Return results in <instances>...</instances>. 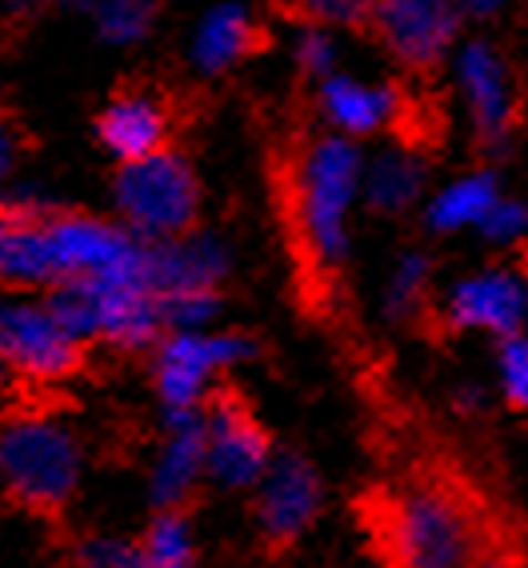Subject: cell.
<instances>
[{"label":"cell","instance_id":"obj_1","mask_svg":"<svg viewBox=\"0 0 528 568\" xmlns=\"http://www.w3.org/2000/svg\"><path fill=\"white\" fill-rule=\"evenodd\" d=\"M376 568H528L477 488L445 468H420L356 500Z\"/></svg>","mask_w":528,"mask_h":568},{"label":"cell","instance_id":"obj_2","mask_svg":"<svg viewBox=\"0 0 528 568\" xmlns=\"http://www.w3.org/2000/svg\"><path fill=\"white\" fill-rule=\"evenodd\" d=\"M365 193V153L345 132L313 141L293 173L296 248L313 284H325L348 253V216Z\"/></svg>","mask_w":528,"mask_h":568},{"label":"cell","instance_id":"obj_3","mask_svg":"<svg viewBox=\"0 0 528 568\" xmlns=\"http://www.w3.org/2000/svg\"><path fill=\"white\" fill-rule=\"evenodd\" d=\"M81 453L57 416L24 413L0 428V485L9 500L41 520H61L77 493Z\"/></svg>","mask_w":528,"mask_h":568},{"label":"cell","instance_id":"obj_4","mask_svg":"<svg viewBox=\"0 0 528 568\" xmlns=\"http://www.w3.org/2000/svg\"><path fill=\"white\" fill-rule=\"evenodd\" d=\"M116 204L136 236L149 241H176L189 236L201 209L193 169L173 153H153L129 161L116 176Z\"/></svg>","mask_w":528,"mask_h":568},{"label":"cell","instance_id":"obj_5","mask_svg":"<svg viewBox=\"0 0 528 568\" xmlns=\"http://www.w3.org/2000/svg\"><path fill=\"white\" fill-rule=\"evenodd\" d=\"M84 341L52 305L0 308V361L24 381H61L81 365Z\"/></svg>","mask_w":528,"mask_h":568},{"label":"cell","instance_id":"obj_6","mask_svg":"<svg viewBox=\"0 0 528 568\" xmlns=\"http://www.w3.org/2000/svg\"><path fill=\"white\" fill-rule=\"evenodd\" d=\"M457 0H376L373 24L396 61L408 69H433L460 37Z\"/></svg>","mask_w":528,"mask_h":568},{"label":"cell","instance_id":"obj_7","mask_svg":"<svg viewBox=\"0 0 528 568\" xmlns=\"http://www.w3.org/2000/svg\"><path fill=\"white\" fill-rule=\"evenodd\" d=\"M321 508V480L308 468V460L285 457L273 460L261 477L256 497V525H261V548L268 560H281L293 552V545L308 532Z\"/></svg>","mask_w":528,"mask_h":568},{"label":"cell","instance_id":"obj_8","mask_svg":"<svg viewBox=\"0 0 528 568\" xmlns=\"http://www.w3.org/2000/svg\"><path fill=\"white\" fill-rule=\"evenodd\" d=\"M204 468L221 485L248 488L268 473V433L236 396H221L204 416Z\"/></svg>","mask_w":528,"mask_h":568},{"label":"cell","instance_id":"obj_9","mask_svg":"<svg viewBox=\"0 0 528 568\" xmlns=\"http://www.w3.org/2000/svg\"><path fill=\"white\" fill-rule=\"evenodd\" d=\"M457 89L468 109V121H473V129L485 141H500L512 129V116H517V84H512V69H508V61L497 52V44L488 41L460 44Z\"/></svg>","mask_w":528,"mask_h":568},{"label":"cell","instance_id":"obj_10","mask_svg":"<svg viewBox=\"0 0 528 568\" xmlns=\"http://www.w3.org/2000/svg\"><path fill=\"white\" fill-rule=\"evenodd\" d=\"M448 321L473 333L512 336L528 321V281L508 268H488V273L465 276L448 293Z\"/></svg>","mask_w":528,"mask_h":568},{"label":"cell","instance_id":"obj_11","mask_svg":"<svg viewBox=\"0 0 528 568\" xmlns=\"http://www.w3.org/2000/svg\"><path fill=\"white\" fill-rule=\"evenodd\" d=\"M248 353L241 336H201L181 333L161 348V365H156V385L161 396L173 408L196 405L221 368L236 365Z\"/></svg>","mask_w":528,"mask_h":568},{"label":"cell","instance_id":"obj_12","mask_svg":"<svg viewBox=\"0 0 528 568\" xmlns=\"http://www.w3.org/2000/svg\"><path fill=\"white\" fill-rule=\"evenodd\" d=\"M316 104H321V116L333 124V132H345V136H373L396 116L400 101L388 84L361 81V77H348V72H328L316 92Z\"/></svg>","mask_w":528,"mask_h":568},{"label":"cell","instance_id":"obj_13","mask_svg":"<svg viewBox=\"0 0 528 568\" xmlns=\"http://www.w3.org/2000/svg\"><path fill=\"white\" fill-rule=\"evenodd\" d=\"M0 281L17 288L57 284L49 216L29 209H0Z\"/></svg>","mask_w":528,"mask_h":568},{"label":"cell","instance_id":"obj_14","mask_svg":"<svg viewBox=\"0 0 528 568\" xmlns=\"http://www.w3.org/2000/svg\"><path fill=\"white\" fill-rule=\"evenodd\" d=\"M164 136H169V116H164V104L149 92H124L101 116V141L121 164L161 153Z\"/></svg>","mask_w":528,"mask_h":568},{"label":"cell","instance_id":"obj_15","mask_svg":"<svg viewBox=\"0 0 528 568\" xmlns=\"http://www.w3.org/2000/svg\"><path fill=\"white\" fill-rule=\"evenodd\" d=\"M256 24L253 12L244 9L241 0H224L204 12L201 24L193 32V64L201 72H224L241 61L244 52L253 49Z\"/></svg>","mask_w":528,"mask_h":568},{"label":"cell","instance_id":"obj_16","mask_svg":"<svg viewBox=\"0 0 528 568\" xmlns=\"http://www.w3.org/2000/svg\"><path fill=\"white\" fill-rule=\"evenodd\" d=\"M420 184H425V164L408 149H388L376 161H365V196L385 213L408 209L420 196Z\"/></svg>","mask_w":528,"mask_h":568},{"label":"cell","instance_id":"obj_17","mask_svg":"<svg viewBox=\"0 0 528 568\" xmlns=\"http://www.w3.org/2000/svg\"><path fill=\"white\" fill-rule=\"evenodd\" d=\"M500 201L497 181L488 173H473L453 181L448 189H440L428 204V224L440 229V233H457V229H468V224H480L488 216V209Z\"/></svg>","mask_w":528,"mask_h":568},{"label":"cell","instance_id":"obj_18","mask_svg":"<svg viewBox=\"0 0 528 568\" xmlns=\"http://www.w3.org/2000/svg\"><path fill=\"white\" fill-rule=\"evenodd\" d=\"M153 0H101L97 29L109 44H136L153 24Z\"/></svg>","mask_w":528,"mask_h":568},{"label":"cell","instance_id":"obj_19","mask_svg":"<svg viewBox=\"0 0 528 568\" xmlns=\"http://www.w3.org/2000/svg\"><path fill=\"white\" fill-rule=\"evenodd\" d=\"M141 552V568H184L189 560V528L181 517H161L149 537L136 545Z\"/></svg>","mask_w":528,"mask_h":568},{"label":"cell","instance_id":"obj_20","mask_svg":"<svg viewBox=\"0 0 528 568\" xmlns=\"http://www.w3.org/2000/svg\"><path fill=\"white\" fill-rule=\"evenodd\" d=\"M497 365H500V388H505L508 408L528 413V336L525 333H512L500 341Z\"/></svg>","mask_w":528,"mask_h":568},{"label":"cell","instance_id":"obj_21","mask_svg":"<svg viewBox=\"0 0 528 568\" xmlns=\"http://www.w3.org/2000/svg\"><path fill=\"white\" fill-rule=\"evenodd\" d=\"M296 64L308 77H321V81H325L328 72H336V41L325 24H313V29L296 37Z\"/></svg>","mask_w":528,"mask_h":568},{"label":"cell","instance_id":"obj_22","mask_svg":"<svg viewBox=\"0 0 528 568\" xmlns=\"http://www.w3.org/2000/svg\"><path fill=\"white\" fill-rule=\"evenodd\" d=\"M313 24L325 29H345V24H361L365 17H373L376 0H296Z\"/></svg>","mask_w":528,"mask_h":568},{"label":"cell","instance_id":"obj_23","mask_svg":"<svg viewBox=\"0 0 528 568\" xmlns=\"http://www.w3.org/2000/svg\"><path fill=\"white\" fill-rule=\"evenodd\" d=\"M480 229H485L493 241H525L528 233V209L517 201H497L493 209H488V216L480 221Z\"/></svg>","mask_w":528,"mask_h":568},{"label":"cell","instance_id":"obj_24","mask_svg":"<svg viewBox=\"0 0 528 568\" xmlns=\"http://www.w3.org/2000/svg\"><path fill=\"white\" fill-rule=\"evenodd\" d=\"M420 288H425V261H420V256H408V261L400 264L396 281H393V305L396 308L417 305V301H420Z\"/></svg>","mask_w":528,"mask_h":568},{"label":"cell","instance_id":"obj_25","mask_svg":"<svg viewBox=\"0 0 528 568\" xmlns=\"http://www.w3.org/2000/svg\"><path fill=\"white\" fill-rule=\"evenodd\" d=\"M457 4L465 17H477V21H488V17H497L505 9V0H457Z\"/></svg>","mask_w":528,"mask_h":568},{"label":"cell","instance_id":"obj_26","mask_svg":"<svg viewBox=\"0 0 528 568\" xmlns=\"http://www.w3.org/2000/svg\"><path fill=\"white\" fill-rule=\"evenodd\" d=\"M9 169H12V136H9V129L0 124V184H4Z\"/></svg>","mask_w":528,"mask_h":568},{"label":"cell","instance_id":"obj_27","mask_svg":"<svg viewBox=\"0 0 528 568\" xmlns=\"http://www.w3.org/2000/svg\"><path fill=\"white\" fill-rule=\"evenodd\" d=\"M64 9H81V12H97V4H101V0H61Z\"/></svg>","mask_w":528,"mask_h":568},{"label":"cell","instance_id":"obj_28","mask_svg":"<svg viewBox=\"0 0 528 568\" xmlns=\"http://www.w3.org/2000/svg\"><path fill=\"white\" fill-rule=\"evenodd\" d=\"M525 281H528V256H525Z\"/></svg>","mask_w":528,"mask_h":568}]
</instances>
